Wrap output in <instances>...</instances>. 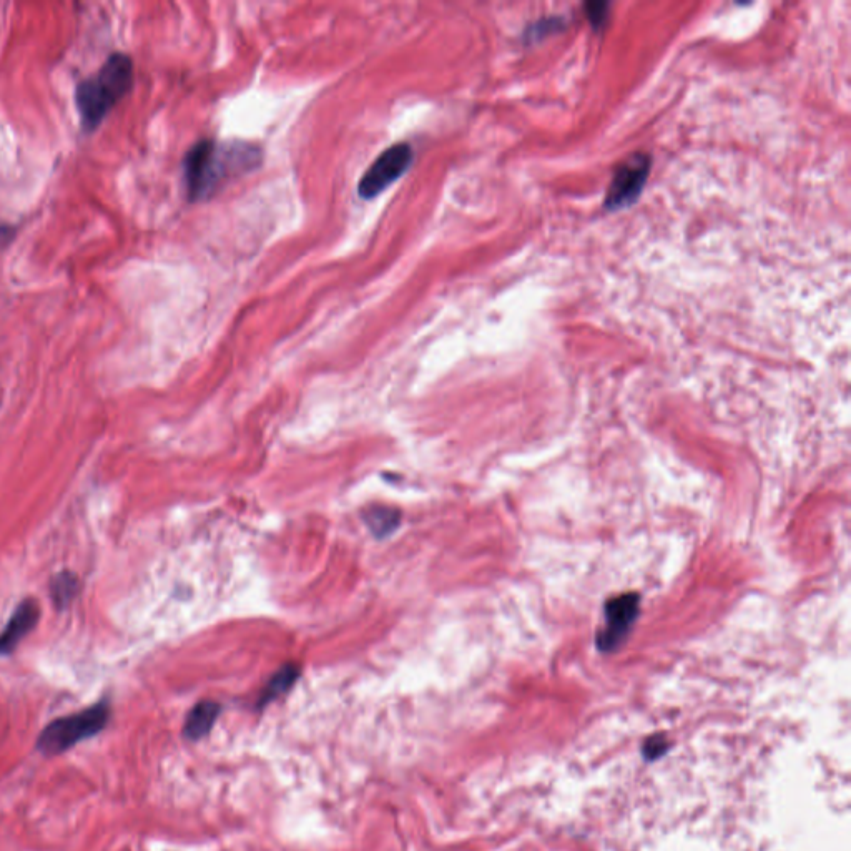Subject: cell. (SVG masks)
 <instances>
[{"label": "cell", "mask_w": 851, "mask_h": 851, "mask_svg": "<svg viewBox=\"0 0 851 851\" xmlns=\"http://www.w3.org/2000/svg\"><path fill=\"white\" fill-rule=\"evenodd\" d=\"M260 162L258 148L246 143H220L202 140L195 143L183 160V178L188 200L200 202L212 197L223 183L248 172Z\"/></svg>", "instance_id": "6da1fadb"}, {"label": "cell", "mask_w": 851, "mask_h": 851, "mask_svg": "<svg viewBox=\"0 0 851 851\" xmlns=\"http://www.w3.org/2000/svg\"><path fill=\"white\" fill-rule=\"evenodd\" d=\"M132 87L133 62L122 52H114L94 75L82 80L75 90V104L84 133L95 132Z\"/></svg>", "instance_id": "7a4b0ae2"}, {"label": "cell", "mask_w": 851, "mask_h": 851, "mask_svg": "<svg viewBox=\"0 0 851 851\" xmlns=\"http://www.w3.org/2000/svg\"><path fill=\"white\" fill-rule=\"evenodd\" d=\"M112 704L109 697L85 709L54 719L40 730L35 738V750L45 758H54L70 752L79 743L97 737L109 727Z\"/></svg>", "instance_id": "3957f363"}, {"label": "cell", "mask_w": 851, "mask_h": 851, "mask_svg": "<svg viewBox=\"0 0 851 851\" xmlns=\"http://www.w3.org/2000/svg\"><path fill=\"white\" fill-rule=\"evenodd\" d=\"M414 150L409 143H398L386 148L373 165L366 170L358 185V193L363 200H373L386 188L398 182L413 165Z\"/></svg>", "instance_id": "277c9868"}, {"label": "cell", "mask_w": 851, "mask_h": 851, "mask_svg": "<svg viewBox=\"0 0 851 851\" xmlns=\"http://www.w3.org/2000/svg\"><path fill=\"white\" fill-rule=\"evenodd\" d=\"M639 601L637 594H622L607 602L606 627L597 635L599 649L609 652L619 647L639 615Z\"/></svg>", "instance_id": "5b68a950"}, {"label": "cell", "mask_w": 851, "mask_h": 851, "mask_svg": "<svg viewBox=\"0 0 851 851\" xmlns=\"http://www.w3.org/2000/svg\"><path fill=\"white\" fill-rule=\"evenodd\" d=\"M39 619L40 606L34 597H25L24 601H20L0 632V657L14 654L20 642L37 627Z\"/></svg>", "instance_id": "8992f818"}, {"label": "cell", "mask_w": 851, "mask_h": 851, "mask_svg": "<svg viewBox=\"0 0 851 851\" xmlns=\"http://www.w3.org/2000/svg\"><path fill=\"white\" fill-rule=\"evenodd\" d=\"M645 173H647V160H632L627 163L615 177V182L610 187L607 203L612 207L624 205L625 200H630L635 193L639 192Z\"/></svg>", "instance_id": "52a82bcc"}, {"label": "cell", "mask_w": 851, "mask_h": 851, "mask_svg": "<svg viewBox=\"0 0 851 851\" xmlns=\"http://www.w3.org/2000/svg\"><path fill=\"white\" fill-rule=\"evenodd\" d=\"M220 705L212 700H203L198 702L190 712H188L185 725H183V737L197 742L200 738L207 737L213 725L217 722L220 715Z\"/></svg>", "instance_id": "ba28073f"}, {"label": "cell", "mask_w": 851, "mask_h": 851, "mask_svg": "<svg viewBox=\"0 0 851 851\" xmlns=\"http://www.w3.org/2000/svg\"><path fill=\"white\" fill-rule=\"evenodd\" d=\"M80 591L79 577L72 572H59L50 581V599L57 609H67Z\"/></svg>", "instance_id": "9c48e42d"}, {"label": "cell", "mask_w": 851, "mask_h": 851, "mask_svg": "<svg viewBox=\"0 0 851 851\" xmlns=\"http://www.w3.org/2000/svg\"><path fill=\"white\" fill-rule=\"evenodd\" d=\"M298 677H300V669L296 665H285L266 684L265 690L261 694L260 704H268L271 700H276L281 695L286 694L295 685Z\"/></svg>", "instance_id": "30bf717a"}, {"label": "cell", "mask_w": 851, "mask_h": 851, "mask_svg": "<svg viewBox=\"0 0 851 851\" xmlns=\"http://www.w3.org/2000/svg\"><path fill=\"white\" fill-rule=\"evenodd\" d=\"M399 512L391 507L376 506L366 512L365 521L376 537H386L398 527Z\"/></svg>", "instance_id": "8fae6325"}, {"label": "cell", "mask_w": 851, "mask_h": 851, "mask_svg": "<svg viewBox=\"0 0 851 851\" xmlns=\"http://www.w3.org/2000/svg\"><path fill=\"white\" fill-rule=\"evenodd\" d=\"M14 238V228L10 225H0V245L9 243Z\"/></svg>", "instance_id": "7c38bea8"}]
</instances>
